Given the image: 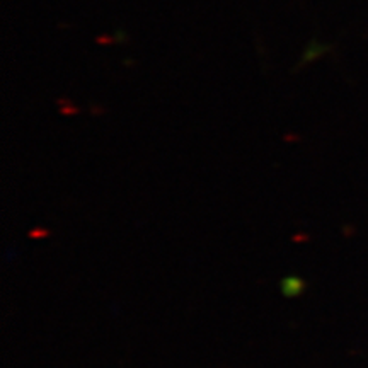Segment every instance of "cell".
I'll use <instances>...</instances> for the list:
<instances>
[{
  "instance_id": "6da1fadb",
  "label": "cell",
  "mask_w": 368,
  "mask_h": 368,
  "mask_svg": "<svg viewBox=\"0 0 368 368\" xmlns=\"http://www.w3.org/2000/svg\"><path fill=\"white\" fill-rule=\"evenodd\" d=\"M280 288H281V293L287 298H293L304 292V281L297 278V276H287V278L281 280Z\"/></svg>"
}]
</instances>
